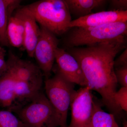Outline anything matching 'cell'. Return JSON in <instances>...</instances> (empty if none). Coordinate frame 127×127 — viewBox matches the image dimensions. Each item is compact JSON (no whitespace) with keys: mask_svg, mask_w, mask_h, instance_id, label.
<instances>
[{"mask_svg":"<svg viewBox=\"0 0 127 127\" xmlns=\"http://www.w3.org/2000/svg\"><path fill=\"white\" fill-rule=\"evenodd\" d=\"M88 127H120L115 116L103 110L101 106L95 101L92 116Z\"/></svg>","mask_w":127,"mask_h":127,"instance_id":"obj_15","label":"cell"},{"mask_svg":"<svg viewBox=\"0 0 127 127\" xmlns=\"http://www.w3.org/2000/svg\"><path fill=\"white\" fill-rule=\"evenodd\" d=\"M15 112L24 127H59L54 108L41 92Z\"/></svg>","mask_w":127,"mask_h":127,"instance_id":"obj_4","label":"cell"},{"mask_svg":"<svg viewBox=\"0 0 127 127\" xmlns=\"http://www.w3.org/2000/svg\"><path fill=\"white\" fill-rule=\"evenodd\" d=\"M14 12V11H13ZM9 17L6 31L9 45L16 48L23 46L25 36L24 22L17 10Z\"/></svg>","mask_w":127,"mask_h":127,"instance_id":"obj_12","label":"cell"},{"mask_svg":"<svg viewBox=\"0 0 127 127\" xmlns=\"http://www.w3.org/2000/svg\"><path fill=\"white\" fill-rule=\"evenodd\" d=\"M26 7L40 26L56 36L63 35L70 29L71 17L65 0H41Z\"/></svg>","mask_w":127,"mask_h":127,"instance_id":"obj_2","label":"cell"},{"mask_svg":"<svg viewBox=\"0 0 127 127\" xmlns=\"http://www.w3.org/2000/svg\"><path fill=\"white\" fill-rule=\"evenodd\" d=\"M46 96L56 114L59 127L67 125L68 110L76 91L75 84L68 81L59 73L45 82Z\"/></svg>","mask_w":127,"mask_h":127,"instance_id":"obj_5","label":"cell"},{"mask_svg":"<svg viewBox=\"0 0 127 127\" xmlns=\"http://www.w3.org/2000/svg\"><path fill=\"white\" fill-rule=\"evenodd\" d=\"M17 10L24 22L25 36L23 47L28 56L33 58L34 49L40 35V27L26 6Z\"/></svg>","mask_w":127,"mask_h":127,"instance_id":"obj_10","label":"cell"},{"mask_svg":"<svg viewBox=\"0 0 127 127\" xmlns=\"http://www.w3.org/2000/svg\"><path fill=\"white\" fill-rule=\"evenodd\" d=\"M109 2L111 10H127V0H112Z\"/></svg>","mask_w":127,"mask_h":127,"instance_id":"obj_19","label":"cell"},{"mask_svg":"<svg viewBox=\"0 0 127 127\" xmlns=\"http://www.w3.org/2000/svg\"><path fill=\"white\" fill-rule=\"evenodd\" d=\"M0 127H24V126L11 111L0 110Z\"/></svg>","mask_w":127,"mask_h":127,"instance_id":"obj_16","label":"cell"},{"mask_svg":"<svg viewBox=\"0 0 127 127\" xmlns=\"http://www.w3.org/2000/svg\"><path fill=\"white\" fill-rule=\"evenodd\" d=\"M71 14L78 18L92 14L94 9L105 4V0H65Z\"/></svg>","mask_w":127,"mask_h":127,"instance_id":"obj_13","label":"cell"},{"mask_svg":"<svg viewBox=\"0 0 127 127\" xmlns=\"http://www.w3.org/2000/svg\"><path fill=\"white\" fill-rule=\"evenodd\" d=\"M126 36L87 46L68 48V52L76 59L83 72L86 86L102 97L103 103L114 116L122 110L114 100L118 82L115 73L114 59L126 48Z\"/></svg>","mask_w":127,"mask_h":127,"instance_id":"obj_1","label":"cell"},{"mask_svg":"<svg viewBox=\"0 0 127 127\" xmlns=\"http://www.w3.org/2000/svg\"><path fill=\"white\" fill-rule=\"evenodd\" d=\"M68 127L67 126H64V127Z\"/></svg>","mask_w":127,"mask_h":127,"instance_id":"obj_23","label":"cell"},{"mask_svg":"<svg viewBox=\"0 0 127 127\" xmlns=\"http://www.w3.org/2000/svg\"><path fill=\"white\" fill-rule=\"evenodd\" d=\"M17 81V78L11 66L7 62L6 68L0 73V106L8 108L10 111L14 104Z\"/></svg>","mask_w":127,"mask_h":127,"instance_id":"obj_11","label":"cell"},{"mask_svg":"<svg viewBox=\"0 0 127 127\" xmlns=\"http://www.w3.org/2000/svg\"><path fill=\"white\" fill-rule=\"evenodd\" d=\"M123 127H127V121H125L123 123Z\"/></svg>","mask_w":127,"mask_h":127,"instance_id":"obj_22","label":"cell"},{"mask_svg":"<svg viewBox=\"0 0 127 127\" xmlns=\"http://www.w3.org/2000/svg\"><path fill=\"white\" fill-rule=\"evenodd\" d=\"M115 73L118 83L122 87H127V65L116 68Z\"/></svg>","mask_w":127,"mask_h":127,"instance_id":"obj_18","label":"cell"},{"mask_svg":"<svg viewBox=\"0 0 127 127\" xmlns=\"http://www.w3.org/2000/svg\"><path fill=\"white\" fill-rule=\"evenodd\" d=\"M40 27V35L34 49L33 58L43 75L47 78L52 71L59 41L55 34L45 28Z\"/></svg>","mask_w":127,"mask_h":127,"instance_id":"obj_6","label":"cell"},{"mask_svg":"<svg viewBox=\"0 0 127 127\" xmlns=\"http://www.w3.org/2000/svg\"><path fill=\"white\" fill-rule=\"evenodd\" d=\"M125 65H127V47L114 61V66L116 68Z\"/></svg>","mask_w":127,"mask_h":127,"instance_id":"obj_20","label":"cell"},{"mask_svg":"<svg viewBox=\"0 0 127 127\" xmlns=\"http://www.w3.org/2000/svg\"><path fill=\"white\" fill-rule=\"evenodd\" d=\"M20 2L17 0H0V44L2 46L9 45L6 35L8 20Z\"/></svg>","mask_w":127,"mask_h":127,"instance_id":"obj_14","label":"cell"},{"mask_svg":"<svg viewBox=\"0 0 127 127\" xmlns=\"http://www.w3.org/2000/svg\"><path fill=\"white\" fill-rule=\"evenodd\" d=\"M6 51L2 47H0V73L5 70L7 66V62L5 59Z\"/></svg>","mask_w":127,"mask_h":127,"instance_id":"obj_21","label":"cell"},{"mask_svg":"<svg viewBox=\"0 0 127 127\" xmlns=\"http://www.w3.org/2000/svg\"><path fill=\"white\" fill-rule=\"evenodd\" d=\"M55 61L58 67V72L66 80L73 84L86 87L83 72L73 56L64 49L58 47L56 51Z\"/></svg>","mask_w":127,"mask_h":127,"instance_id":"obj_8","label":"cell"},{"mask_svg":"<svg viewBox=\"0 0 127 127\" xmlns=\"http://www.w3.org/2000/svg\"><path fill=\"white\" fill-rule=\"evenodd\" d=\"M65 40L68 48L101 43L127 34V21L90 27H74Z\"/></svg>","mask_w":127,"mask_h":127,"instance_id":"obj_3","label":"cell"},{"mask_svg":"<svg viewBox=\"0 0 127 127\" xmlns=\"http://www.w3.org/2000/svg\"><path fill=\"white\" fill-rule=\"evenodd\" d=\"M91 90L83 87L76 91L70 107L71 117L68 127H88L91 121L95 100Z\"/></svg>","mask_w":127,"mask_h":127,"instance_id":"obj_7","label":"cell"},{"mask_svg":"<svg viewBox=\"0 0 127 127\" xmlns=\"http://www.w3.org/2000/svg\"><path fill=\"white\" fill-rule=\"evenodd\" d=\"M114 100L122 111L127 112V87H122L114 94Z\"/></svg>","mask_w":127,"mask_h":127,"instance_id":"obj_17","label":"cell"},{"mask_svg":"<svg viewBox=\"0 0 127 127\" xmlns=\"http://www.w3.org/2000/svg\"><path fill=\"white\" fill-rule=\"evenodd\" d=\"M127 21V10H109L92 13L88 15L72 20L70 28L90 27L110 23Z\"/></svg>","mask_w":127,"mask_h":127,"instance_id":"obj_9","label":"cell"}]
</instances>
